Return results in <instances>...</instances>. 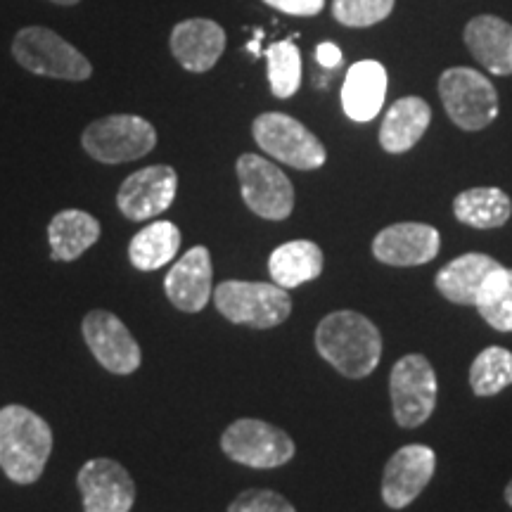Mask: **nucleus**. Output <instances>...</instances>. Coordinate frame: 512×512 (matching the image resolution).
I'll return each mask as SVG.
<instances>
[{
  "label": "nucleus",
  "mask_w": 512,
  "mask_h": 512,
  "mask_svg": "<svg viewBox=\"0 0 512 512\" xmlns=\"http://www.w3.org/2000/svg\"><path fill=\"white\" fill-rule=\"evenodd\" d=\"M316 351L339 375L361 380L380 366V328L358 311H335L318 323Z\"/></svg>",
  "instance_id": "f257e3e1"
},
{
  "label": "nucleus",
  "mask_w": 512,
  "mask_h": 512,
  "mask_svg": "<svg viewBox=\"0 0 512 512\" xmlns=\"http://www.w3.org/2000/svg\"><path fill=\"white\" fill-rule=\"evenodd\" d=\"M53 453V430L27 406L0 408V467L15 484H34Z\"/></svg>",
  "instance_id": "f03ea898"
},
{
  "label": "nucleus",
  "mask_w": 512,
  "mask_h": 512,
  "mask_svg": "<svg viewBox=\"0 0 512 512\" xmlns=\"http://www.w3.org/2000/svg\"><path fill=\"white\" fill-rule=\"evenodd\" d=\"M211 297L223 318L256 330L278 328L292 313L290 292L275 283L223 280Z\"/></svg>",
  "instance_id": "7ed1b4c3"
},
{
  "label": "nucleus",
  "mask_w": 512,
  "mask_h": 512,
  "mask_svg": "<svg viewBox=\"0 0 512 512\" xmlns=\"http://www.w3.org/2000/svg\"><path fill=\"white\" fill-rule=\"evenodd\" d=\"M12 57L31 74L62 81H86L93 74L88 57L46 27H24L12 41Z\"/></svg>",
  "instance_id": "20e7f679"
},
{
  "label": "nucleus",
  "mask_w": 512,
  "mask_h": 512,
  "mask_svg": "<svg viewBox=\"0 0 512 512\" xmlns=\"http://www.w3.org/2000/svg\"><path fill=\"white\" fill-rule=\"evenodd\" d=\"M83 150L95 162L124 164L150 155L157 145V131L138 114H110L93 121L81 136Z\"/></svg>",
  "instance_id": "39448f33"
},
{
  "label": "nucleus",
  "mask_w": 512,
  "mask_h": 512,
  "mask_svg": "<svg viewBox=\"0 0 512 512\" xmlns=\"http://www.w3.org/2000/svg\"><path fill=\"white\" fill-rule=\"evenodd\" d=\"M252 136L268 157L278 159L292 169L313 171L328 162V152L320 138L290 114H259L252 124Z\"/></svg>",
  "instance_id": "423d86ee"
},
{
  "label": "nucleus",
  "mask_w": 512,
  "mask_h": 512,
  "mask_svg": "<svg viewBox=\"0 0 512 512\" xmlns=\"http://www.w3.org/2000/svg\"><path fill=\"white\" fill-rule=\"evenodd\" d=\"M439 95L448 119L463 131H482L498 117L494 83L470 67H451L439 76Z\"/></svg>",
  "instance_id": "0eeeda50"
},
{
  "label": "nucleus",
  "mask_w": 512,
  "mask_h": 512,
  "mask_svg": "<svg viewBox=\"0 0 512 512\" xmlns=\"http://www.w3.org/2000/svg\"><path fill=\"white\" fill-rule=\"evenodd\" d=\"M437 373L422 354H408L394 363L389 375L392 413L403 430H415L432 418L437 408Z\"/></svg>",
  "instance_id": "6e6552de"
},
{
  "label": "nucleus",
  "mask_w": 512,
  "mask_h": 512,
  "mask_svg": "<svg viewBox=\"0 0 512 512\" xmlns=\"http://www.w3.org/2000/svg\"><path fill=\"white\" fill-rule=\"evenodd\" d=\"M221 451L233 463L256 467V470H271L290 463L294 458V441L287 432L271 422L240 418L223 432Z\"/></svg>",
  "instance_id": "1a4fd4ad"
},
{
  "label": "nucleus",
  "mask_w": 512,
  "mask_h": 512,
  "mask_svg": "<svg viewBox=\"0 0 512 512\" xmlns=\"http://www.w3.org/2000/svg\"><path fill=\"white\" fill-rule=\"evenodd\" d=\"M242 200L266 221H285L294 209L292 181L273 162L259 155H242L235 164Z\"/></svg>",
  "instance_id": "9d476101"
},
{
  "label": "nucleus",
  "mask_w": 512,
  "mask_h": 512,
  "mask_svg": "<svg viewBox=\"0 0 512 512\" xmlns=\"http://www.w3.org/2000/svg\"><path fill=\"white\" fill-rule=\"evenodd\" d=\"M83 339L98 363L114 375H131L140 368L143 354L136 337L112 311L95 309L83 318Z\"/></svg>",
  "instance_id": "9b49d317"
},
{
  "label": "nucleus",
  "mask_w": 512,
  "mask_h": 512,
  "mask_svg": "<svg viewBox=\"0 0 512 512\" xmlns=\"http://www.w3.org/2000/svg\"><path fill=\"white\" fill-rule=\"evenodd\" d=\"M178 174L171 166L155 164L136 171L121 183L117 207L126 219L150 221L164 214L176 200Z\"/></svg>",
  "instance_id": "f8f14e48"
},
{
  "label": "nucleus",
  "mask_w": 512,
  "mask_h": 512,
  "mask_svg": "<svg viewBox=\"0 0 512 512\" xmlns=\"http://www.w3.org/2000/svg\"><path fill=\"white\" fill-rule=\"evenodd\" d=\"M83 496V512H131L136 484L128 470L112 458H93L76 477Z\"/></svg>",
  "instance_id": "ddd939ff"
},
{
  "label": "nucleus",
  "mask_w": 512,
  "mask_h": 512,
  "mask_svg": "<svg viewBox=\"0 0 512 512\" xmlns=\"http://www.w3.org/2000/svg\"><path fill=\"white\" fill-rule=\"evenodd\" d=\"M437 470V453L430 446H403L389 458L382 475V501L389 508H408L425 486L432 482Z\"/></svg>",
  "instance_id": "4468645a"
},
{
  "label": "nucleus",
  "mask_w": 512,
  "mask_h": 512,
  "mask_svg": "<svg viewBox=\"0 0 512 512\" xmlns=\"http://www.w3.org/2000/svg\"><path fill=\"white\" fill-rule=\"evenodd\" d=\"M441 238L439 230L427 223H394L380 230L373 240V256L380 264L411 268L430 264L439 254Z\"/></svg>",
  "instance_id": "2eb2a0df"
},
{
  "label": "nucleus",
  "mask_w": 512,
  "mask_h": 512,
  "mask_svg": "<svg viewBox=\"0 0 512 512\" xmlns=\"http://www.w3.org/2000/svg\"><path fill=\"white\" fill-rule=\"evenodd\" d=\"M164 292L178 311L200 313L214 294V268L207 247L197 245L166 273Z\"/></svg>",
  "instance_id": "dca6fc26"
},
{
  "label": "nucleus",
  "mask_w": 512,
  "mask_h": 512,
  "mask_svg": "<svg viewBox=\"0 0 512 512\" xmlns=\"http://www.w3.org/2000/svg\"><path fill=\"white\" fill-rule=\"evenodd\" d=\"M171 53L183 69L192 74H204L216 67L226 50V31L214 19L192 17L176 24L169 38Z\"/></svg>",
  "instance_id": "f3484780"
},
{
  "label": "nucleus",
  "mask_w": 512,
  "mask_h": 512,
  "mask_svg": "<svg viewBox=\"0 0 512 512\" xmlns=\"http://www.w3.org/2000/svg\"><path fill=\"white\" fill-rule=\"evenodd\" d=\"M387 95V69L377 60L351 64L342 86V110L351 121L366 124L380 114Z\"/></svg>",
  "instance_id": "a211bd4d"
},
{
  "label": "nucleus",
  "mask_w": 512,
  "mask_h": 512,
  "mask_svg": "<svg viewBox=\"0 0 512 512\" xmlns=\"http://www.w3.org/2000/svg\"><path fill=\"white\" fill-rule=\"evenodd\" d=\"M465 46L486 72L512 74V24L494 15H479L465 27Z\"/></svg>",
  "instance_id": "6ab92c4d"
},
{
  "label": "nucleus",
  "mask_w": 512,
  "mask_h": 512,
  "mask_svg": "<svg viewBox=\"0 0 512 512\" xmlns=\"http://www.w3.org/2000/svg\"><path fill=\"white\" fill-rule=\"evenodd\" d=\"M432 110L418 95L396 100L384 114L380 126V145L389 155H401L420 143L425 131L430 128Z\"/></svg>",
  "instance_id": "aec40b11"
},
{
  "label": "nucleus",
  "mask_w": 512,
  "mask_h": 512,
  "mask_svg": "<svg viewBox=\"0 0 512 512\" xmlns=\"http://www.w3.org/2000/svg\"><path fill=\"white\" fill-rule=\"evenodd\" d=\"M501 266L494 256L470 252L448 261L434 278V287L448 302L460 306H475V299L482 290L486 275Z\"/></svg>",
  "instance_id": "412c9836"
},
{
  "label": "nucleus",
  "mask_w": 512,
  "mask_h": 512,
  "mask_svg": "<svg viewBox=\"0 0 512 512\" xmlns=\"http://www.w3.org/2000/svg\"><path fill=\"white\" fill-rule=\"evenodd\" d=\"M323 266V249L311 240L285 242V245L275 247L271 259H268V273H271L273 283L285 287V290L320 278Z\"/></svg>",
  "instance_id": "4be33fe9"
},
{
  "label": "nucleus",
  "mask_w": 512,
  "mask_h": 512,
  "mask_svg": "<svg viewBox=\"0 0 512 512\" xmlns=\"http://www.w3.org/2000/svg\"><path fill=\"white\" fill-rule=\"evenodd\" d=\"M100 240V221L81 209H64L48 226L50 256L55 261H74Z\"/></svg>",
  "instance_id": "5701e85b"
},
{
  "label": "nucleus",
  "mask_w": 512,
  "mask_h": 512,
  "mask_svg": "<svg viewBox=\"0 0 512 512\" xmlns=\"http://www.w3.org/2000/svg\"><path fill=\"white\" fill-rule=\"evenodd\" d=\"M181 249V230L171 221H152L138 230L128 245V259L138 271H157L169 266Z\"/></svg>",
  "instance_id": "b1692460"
},
{
  "label": "nucleus",
  "mask_w": 512,
  "mask_h": 512,
  "mask_svg": "<svg viewBox=\"0 0 512 512\" xmlns=\"http://www.w3.org/2000/svg\"><path fill=\"white\" fill-rule=\"evenodd\" d=\"M453 214L470 228L494 230L510 221L512 200L501 188H470L453 200Z\"/></svg>",
  "instance_id": "393cba45"
},
{
  "label": "nucleus",
  "mask_w": 512,
  "mask_h": 512,
  "mask_svg": "<svg viewBox=\"0 0 512 512\" xmlns=\"http://www.w3.org/2000/svg\"><path fill=\"white\" fill-rule=\"evenodd\" d=\"M475 309L498 332H512V268L498 266L486 275Z\"/></svg>",
  "instance_id": "a878e982"
},
{
  "label": "nucleus",
  "mask_w": 512,
  "mask_h": 512,
  "mask_svg": "<svg viewBox=\"0 0 512 512\" xmlns=\"http://www.w3.org/2000/svg\"><path fill=\"white\" fill-rule=\"evenodd\" d=\"M512 384V351L486 347L470 366V387L477 396H496Z\"/></svg>",
  "instance_id": "bb28decb"
},
{
  "label": "nucleus",
  "mask_w": 512,
  "mask_h": 512,
  "mask_svg": "<svg viewBox=\"0 0 512 512\" xmlns=\"http://www.w3.org/2000/svg\"><path fill=\"white\" fill-rule=\"evenodd\" d=\"M268 83L275 98L287 100L302 86V53L292 41H278L266 50Z\"/></svg>",
  "instance_id": "cd10ccee"
},
{
  "label": "nucleus",
  "mask_w": 512,
  "mask_h": 512,
  "mask_svg": "<svg viewBox=\"0 0 512 512\" xmlns=\"http://www.w3.org/2000/svg\"><path fill=\"white\" fill-rule=\"evenodd\" d=\"M394 0H332V15L351 29L373 27L392 15Z\"/></svg>",
  "instance_id": "c85d7f7f"
},
{
  "label": "nucleus",
  "mask_w": 512,
  "mask_h": 512,
  "mask_svg": "<svg viewBox=\"0 0 512 512\" xmlns=\"http://www.w3.org/2000/svg\"><path fill=\"white\" fill-rule=\"evenodd\" d=\"M228 512H297L285 496L268 489H247L230 503Z\"/></svg>",
  "instance_id": "c756f323"
},
{
  "label": "nucleus",
  "mask_w": 512,
  "mask_h": 512,
  "mask_svg": "<svg viewBox=\"0 0 512 512\" xmlns=\"http://www.w3.org/2000/svg\"><path fill=\"white\" fill-rule=\"evenodd\" d=\"M264 3L294 17H313L325 8V0H264Z\"/></svg>",
  "instance_id": "7c9ffc66"
},
{
  "label": "nucleus",
  "mask_w": 512,
  "mask_h": 512,
  "mask_svg": "<svg viewBox=\"0 0 512 512\" xmlns=\"http://www.w3.org/2000/svg\"><path fill=\"white\" fill-rule=\"evenodd\" d=\"M316 60H318V64L320 67H325V69H335V67H339V64H342V50H339L335 43H320V46L316 48Z\"/></svg>",
  "instance_id": "2f4dec72"
},
{
  "label": "nucleus",
  "mask_w": 512,
  "mask_h": 512,
  "mask_svg": "<svg viewBox=\"0 0 512 512\" xmlns=\"http://www.w3.org/2000/svg\"><path fill=\"white\" fill-rule=\"evenodd\" d=\"M505 501H508V505L512 508V479L508 482V486H505Z\"/></svg>",
  "instance_id": "473e14b6"
},
{
  "label": "nucleus",
  "mask_w": 512,
  "mask_h": 512,
  "mask_svg": "<svg viewBox=\"0 0 512 512\" xmlns=\"http://www.w3.org/2000/svg\"><path fill=\"white\" fill-rule=\"evenodd\" d=\"M50 3H55V5H76V3H81V0H50Z\"/></svg>",
  "instance_id": "72a5a7b5"
}]
</instances>
